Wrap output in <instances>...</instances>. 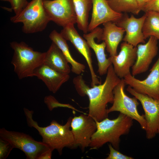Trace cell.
I'll list each match as a JSON object with an SVG mask.
<instances>
[{
  "instance_id": "obj_1",
  "label": "cell",
  "mask_w": 159,
  "mask_h": 159,
  "mask_svg": "<svg viewBox=\"0 0 159 159\" xmlns=\"http://www.w3.org/2000/svg\"><path fill=\"white\" fill-rule=\"evenodd\" d=\"M28 126L33 127L42 137V142L54 150H56L60 155L65 148H74V139L71 129L72 117H70L64 125L52 120L50 124L40 127L33 118V111L24 108L23 109Z\"/></svg>"
},
{
  "instance_id": "obj_2",
  "label": "cell",
  "mask_w": 159,
  "mask_h": 159,
  "mask_svg": "<svg viewBox=\"0 0 159 159\" xmlns=\"http://www.w3.org/2000/svg\"><path fill=\"white\" fill-rule=\"evenodd\" d=\"M120 80L115 73L112 64L108 69L104 83L91 88L88 87L85 90V95L89 100L88 115L95 121H100L107 117V104L113 103V90Z\"/></svg>"
},
{
  "instance_id": "obj_3",
  "label": "cell",
  "mask_w": 159,
  "mask_h": 159,
  "mask_svg": "<svg viewBox=\"0 0 159 159\" xmlns=\"http://www.w3.org/2000/svg\"><path fill=\"white\" fill-rule=\"evenodd\" d=\"M133 120L120 113L115 119L110 120L107 117L100 121H96L97 129L91 138L90 150L98 149L109 143L114 148L118 150L120 137L129 132L133 125Z\"/></svg>"
},
{
  "instance_id": "obj_4",
  "label": "cell",
  "mask_w": 159,
  "mask_h": 159,
  "mask_svg": "<svg viewBox=\"0 0 159 159\" xmlns=\"http://www.w3.org/2000/svg\"><path fill=\"white\" fill-rule=\"evenodd\" d=\"M14 52L11 63L19 79L33 76L35 69L44 63L45 52L34 50L25 42L10 43Z\"/></svg>"
},
{
  "instance_id": "obj_5",
  "label": "cell",
  "mask_w": 159,
  "mask_h": 159,
  "mask_svg": "<svg viewBox=\"0 0 159 159\" xmlns=\"http://www.w3.org/2000/svg\"><path fill=\"white\" fill-rule=\"evenodd\" d=\"M12 23L23 24L22 30L25 34L41 32L51 19L43 5V0H32L19 14L11 17Z\"/></svg>"
},
{
  "instance_id": "obj_6",
  "label": "cell",
  "mask_w": 159,
  "mask_h": 159,
  "mask_svg": "<svg viewBox=\"0 0 159 159\" xmlns=\"http://www.w3.org/2000/svg\"><path fill=\"white\" fill-rule=\"evenodd\" d=\"M126 85L123 79H121L114 89L113 102L112 105L107 109V113L119 112L137 121L141 128L145 130L146 121L144 115H140L138 111V100L135 97L130 98L126 95L124 91Z\"/></svg>"
},
{
  "instance_id": "obj_7",
  "label": "cell",
  "mask_w": 159,
  "mask_h": 159,
  "mask_svg": "<svg viewBox=\"0 0 159 159\" xmlns=\"http://www.w3.org/2000/svg\"><path fill=\"white\" fill-rule=\"evenodd\" d=\"M0 137L10 143L14 148L23 151L27 159H37L42 153L50 149L42 141H36L28 134L4 128L0 129Z\"/></svg>"
},
{
  "instance_id": "obj_8",
  "label": "cell",
  "mask_w": 159,
  "mask_h": 159,
  "mask_svg": "<svg viewBox=\"0 0 159 159\" xmlns=\"http://www.w3.org/2000/svg\"><path fill=\"white\" fill-rule=\"evenodd\" d=\"M43 5L51 21L57 25L64 28L77 23L72 0H43Z\"/></svg>"
},
{
  "instance_id": "obj_9",
  "label": "cell",
  "mask_w": 159,
  "mask_h": 159,
  "mask_svg": "<svg viewBox=\"0 0 159 159\" xmlns=\"http://www.w3.org/2000/svg\"><path fill=\"white\" fill-rule=\"evenodd\" d=\"M127 91L140 102L146 123V137L151 139L159 134V99H155L135 91L128 86Z\"/></svg>"
},
{
  "instance_id": "obj_10",
  "label": "cell",
  "mask_w": 159,
  "mask_h": 159,
  "mask_svg": "<svg viewBox=\"0 0 159 159\" xmlns=\"http://www.w3.org/2000/svg\"><path fill=\"white\" fill-rule=\"evenodd\" d=\"M71 129L74 139V148L79 147L84 151L90 146L92 137L96 130V122L88 115L82 114L72 118Z\"/></svg>"
},
{
  "instance_id": "obj_11",
  "label": "cell",
  "mask_w": 159,
  "mask_h": 159,
  "mask_svg": "<svg viewBox=\"0 0 159 159\" xmlns=\"http://www.w3.org/2000/svg\"><path fill=\"white\" fill-rule=\"evenodd\" d=\"M147 78L143 80L135 78L130 74L123 79L126 85L135 91L152 97L159 99V57L150 70Z\"/></svg>"
},
{
  "instance_id": "obj_12",
  "label": "cell",
  "mask_w": 159,
  "mask_h": 159,
  "mask_svg": "<svg viewBox=\"0 0 159 159\" xmlns=\"http://www.w3.org/2000/svg\"><path fill=\"white\" fill-rule=\"evenodd\" d=\"M60 34L66 40L70 41L78 51L84 57L88 65L91 74L92 87L101 82L95 74L92 64L90 47L87 42L79 34L74 27V25L63 28Z\"/></svg>"
},
{
  "instance_id": "obj_13",
  "label": "cell",
  "mask_w": 159,
  "mask_h": 159,
  "mask_svg": "<svg viewBox=\"0 0 159 159\" xmlns=\"http://www.w3.org/2000/svg\"><path fill=\"white\" fill-rule=\"evenodd\" d=\"M120 48L118 54L110 56L109 58L115 73L121 79L131 74L130 68L134 64L137 58V48L125 42L121 44Z\"/></svg>"
},
{
  "instance_id": "obj_14",
  "label": "cell",
  "mask_w": 159,
  "mask_h": 159,
  "mask_svg": "<svg viewBox=\"0 0 159 159\" xmlns=\"http://www.w3.org/2000/svg\"><path fill=\"white\" fill-rule=\"evenodd\" d=\"M145 17V14L139 18L133 15L129 17L126 14H123L120 19L115 23L125 30L126 34L123 39L124 42L135 47L140 44L145 43L142 29Z\"/></svg>"
},
{
  "instance_id": "obj_15",
  "label": "cell",
  "mask_w": 159,
  "mask_h": 159,
  "mask_svg": "<svg viewBox=\"0 0 159 159\" xmlns=\"http://www.w3.org/2000/svg\"><path fill=\"white\" fill-rule=\"evenodd\" d=\"M158 39L150 36L146 43L137 46V58L132 67V75L133 77L146 72L158 50Z\"/></svg>"
},
{
  "instance_id": "obj_16",
  "label": "cell",
  "mask_w": 159,
  "mask_h": 159,
  "mask_svg": "<svg viewBox=\"0 0 159 159\" xmlns=\"http://www.w3.org/2000/svg\"><path fill=\"white\" fill-rule=\"evenodd\" d=\"M92 17L88 26L89 32L105 23L112 21L115 23L123 15L113 11L106 0H92Z\"/></svg>"
},
{
  "instance_id": "obj_17",
  "label": "cell",
  "mask_w": 159,
  "mask_h": 159,
  "mask_svg": "<svg viewBox=\"0 0 159 159\" xmlns=\"http://www.w3.org/2000/svg\"><path fill=\"white\" fill-rule=\"evenodd\" d=\"M103 29L97 27L88 34H84L83 36L86 40L89 46L94 52L98 62V72L102 76L107 73L108 69L112 64L109 58H107L105 53L106 45L103 41L100 44L97 43L95 39L97 38L99 42L101 41Z\"/></svg>"
},
{
  "instance_id": "obj_18",
  "label": "cell",
  "mask_w": 159,
  "mask_h": 159,
  "mask_svg": "<svg viewBox=\"0 0 159 159\" xmlns=\"http://www.w3.org/2000/svg\"><path fill=\"white\" fill-rule=\"evenodd\" d=\"M33 76L42 80L49 90L54 93L70 78L69 74L58 71L44 63L35 69Z\"/></svg>"
},
{
  "instance_id": "obj_19",
  "label": "cell",
  "mask_w": 159,
  "mask_h": 159,
  "mask_svg": "<svg viewBox=\"0 0 159 159\" xmlns=\"http://www.w3.org/2000/svg\"><path fill=\"white\" fill-rule=\"evenodd\" d=\"M102 24L104 27L101 41L105 42L106 50L110 54V56L116 55L118 45L122 39L125 30L112 21Z\"/></svg>"
},
{
  "instance_id": "obj_20",
  "label": "cell",
  "mask_w": 159,
  "mask_h": 159,
  "mask_svg": "<svg viewBox=\"0 0 159 159\" xmlns=\"http://www.w3.org/2000/svg\"><path fill=\"white\" fill-rule=\"evenodd\" d=\"M44 63L66 74H69L71 70L66 58L60 49L53 42L45 52Z\"/></svg>"
},
{
  "instance_id": "obj_21",
  "label": "cell",
  "mask_w": 159,
  "mask_h": 159,
  "mask_svg": "<svg viewBox=\"0 0 159 159\" xmlns=\"http://www.w3.org/2000/svg\"><path fill=\"white\" fill-rule=\"evenodd\" d=\"M50 39L62 51L69 63L72 66L71 70L74 73L80 75L83 72L85 69V66L76 61L71 55L66 40L62 36L60 33L54 30L50 33Z\"/></svg>"
},
{
  "instance_id": "obj_22",
  "label": "cell",
  "mask_w": 159,
  "mask_h": 159,
  "mask_svg": "<svg viewBox=\"0 0 159 159\" xmlns=\"http://www.w3.org/2000/svg\"><path fill=\"white\" fill-rule=\"evenodd\" d=\"M77 16L78 28L84 34L88 32L90 11L92 7V0H72Z\"/></svg>"
},
{
  "instance_id": "obj_23",
  "label": "cell",
  "mask_w": 159,
  "mask_h": 159,
  "mask_svg": "<svg viewBox=\"0 0 159 159\" xmlns=\"http://www.w3.org/2000/svg\"><path fill=\"white\" fill-rule=\"evenodd\" d=\"M145 14L146 17L142 29L145 39L153 36L159 40V13L148 11Z\"/></svg>"
},
{
  "instance_id": "obj_24",
  "label": "cell",
  "mask_w": 159,
  "mask_h": 159,
  "mask_svg": "<svg viewBox=\"0 0 159 159\" xmlns=\"http://www.w3.org/2000/svg\"><path fill=\"white\" fill-rule=\"evenodd\" d=\"M111 8L116 12L138 14L141 11L136 0H106Z\"/></svg>"
},
{
  "instance_id": "obj_25",
  "label": "cell",
  "mask_w": 159,
  "mask_h": 159,
  "mask_svg": "<svg viewBox=\"0 0 159 159\" xmlns=\"http://www.w3.org/2000/svg\"><path fill=\"white\" fill-rule=\"evenodd\" d=\"M44 102L49 110L51 111L54 108L59 107L73 109L72 106L69 105L59 103L53 96L51 95L45 96L44 99Z\"/></svg>"
},
{
  "instance_id": "obj_26",
  "label": "cell",
  "mask_w": 159,
  "mask_h": 159,
  "mask_svg": "<svg viewBox=\"0 0 159 159\" xmlns=\"http://www.w3.org/2000/svg\"><path fill=\"white\" fill-rule=\"evenodd\" d=\"M14 148L7 141L0 138V159H5Z\"/></svg>"
},
{
  "instance_id": "obj_27",
  "label": "cell",
  "mask_w": 159,
  "mask_h": 159,
  "mask_svg": "<svg viewBox=\"0 0 159 159\" xmlns=\"http://www.w3.org/2000/svg\"><path fill=\"white\" fill-rule=\"evenodd\" d=\"M11 9L17 15L20 13L27 6L29 2L27 0H8Z\"/></svg>"
},
{
  "instance_id": "obj_28",
  "label": "cell",
  "mask_w": 159,
  "mask_h": 159,
  "mask_svg": "<svg viewBox=\"0 0 159 159\" xmlns=\"http://www.w3.org/2000/svg\"><path fill=\"white\" fill-rule=\"evenodd\" d=\"M80 75L74 78L73 82L78 94L81 96H85V90L87 85L85 84L82 76Z\"/></svg>"
},
{
  "instance_id": "obj_29",
  "label": "cell",
  "mask_w": 159,
  "mask_h": 159,
  "mask_svg": "<svg viewBox=\"0 0 159 159\" xmlns=\"http://www.w3.org/2000/svg\"><path fill=\"white\" fill-rule=\"evenodd\" d=\"M110 150L106 159H132L133 158L125 155L114 148L111 144L108 145Z\"/></svg>"
},
{
  "instance_id": "obj_30",
  "label": "cell",
  "mask_w": 159,
  "mask_h": 159,
  "mask_svg": "<svg viewBox=\"0 0 159 159\" xmlns=\"http://www.w3.org/2000/svg\"><path fill=\"white\" fill-rule=\"evenodd\" d=\"M142 11L145 12L154 11L159 13V0H152L145 5Z\"/></svg>"
},
{
  "instance_id": "obj_31",
  "label": "cell",
  "mask_w": 159,
  "mask_h": 159,
  "mask_svg": "<svg viewBox=\"0 0 159 159\" xmlns=\"http://www.w3.org/2000/svg\"><path fill=\"white\" fill-rule=\"evenodd\" d=\"M53 150L52 149L44 152L37 159H51L52 152Z\"/></svg>"
},
{
  "instance_id": "obj_32",
  "label": "cell",
  "mask_w": 159,
  "mask_h": 159,
  "mask_svg": "<svg viewBox=\"0 0 159 159\" xmlns=\"http://www.w3.org/2000/svg\"><path fill=\"white\" fill-rule=\"evenodd\" d=\"M138 6L141 11L145 6V0H136Z\"/></svg>"
},
{
  "instance_id": "obj_33",
  "label": "cell",
  "mask_w": 159,
  "mask_h": 159,
  "mask_svg": "<svg viewBox=\"0 0 159 159\" xmlns=\"http://www.w3.org/2000/svg\"><path fill=\"white\" fill-rule=\"evenodd\" d=\"M152 0H145V4L147 3H148L149 2H150V1H151Z\"/></svg>"
}]
</instances>
